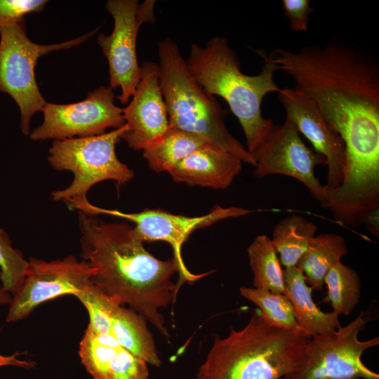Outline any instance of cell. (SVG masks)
Here are the masks:
<instances>
[{
    "mask_svg": "<svg viewBox=\"0 0 379 379\" xmlns=\"http://www.w3.org/2000/svg\"><path fill=\"white\" fill-rule=\"evenodd\" d=\"M270 55L345 144L379 143V65L373 57L333 40L297 52L279 48Z\"/></svg>",
    "mask_w": 379,
    "mask_h": 379,
    "instance_id": "cell-1",
    "label": "cell"
},
{
    "mask_svg": "<svg viewBox=\"0 0 379 379\" xmlns=\"http://www.w3.org/2000/svg\"><path fill=\"white\" fill-rule=\"evenodd\" d=\"M78 213L81 255L95 269L91 284L119 304L128 305L169 340L159 309L173 302L178 294L172 281L178 272L174 258L154 257L126 222Z\"/></svg>",
    "mask_w": 379,
    "mask_h": 379,
    "instance_id": "cell-2",
    "label": "cell"
},
{
    "mask_svg": "<svg viewBox=\"0 0 379 379\" xmlns=\"http://www.w3.org/2000/svg\"><path fill=\"white\" fill-rule=\"evenodd\" d=\"M263 61L257 75L244 74L237 54L224 36H213L204 46L192 45L186 66L192 78L209 94L222 98L237 118L246 137L247 150L253 155L270 132L274 122L262 117L265 96L280 88L274 76L280 70L267 53L257 49Z\"/></svg>",
    "mask_w": 379,
    "mask_h": 379,
    "instance_id": "cell-3",
    "label": "cell"
},
{
    "mask_svg": "<svg viewBox=\"0 0 379 379\" xmlns=\"http://www.w3.org/2000/svg\"><path fill=\"white\" fill-rule=\"evenodd\" d=\"M310 339L272 325L257 310L243 328L215 337L195 379H283L302 367Z\"/></svg>",
    "mask_w": 379,
    "mask_h": 379,
    "instance_id": "cell-4",
    "label": "cell"
},
{
    "mask_svg": "<svg viewBox=\"0 0 379 379\" xmlns=\"http://www.w3.org/2000/svg\"><path fill=\"white\" fill-rule=\"evenodd\" d=\"M157 46L160 86L169 126L193 134L255 166L253 156L227 128L228 112L192 78L176 43L166 37Z\"/></svg>",
    "mask_w": 379,
    "mask_h": 379,
    "instance_id": "cell-5",
    "label": "cell"
},
{
    "mask_svg": "<svg viewBox=\"0 0 379 379\" xmlns=\"http://www.w3.org/2000/svg\"><path fill=\"white\" fill-rule=\"evenodd\" d=\"M126 129L124 124L98 135L53 140L48 161L56 171H71L74 178L66 188L51 192L52 199L66 202L75 210L88 201L87 194L95 185L112 180L120 187L133 179L134 172L118 159L115 152Z\"/></svg>",
    "mask_w": 379,
    "mask_h": 379,
    "instance_id": "cell-6",
    "label": "cell"
},
{
    "mask_svg": "<svg viewBox=\"0 0 379 379\" xmlns=\"http://www.w3.org/2000/svg\"><path fill=\"white\" fill-rule=\"evenodd\" d=\"M98 28L72 40L49 45L31 41L22 19L10 25L0 27V92L8 94L20 112V128L25 135L30 133L33 115L47 103L36 79L38 59L53 51L68 49L87 41Z\"/></svg>",
    "mask_w": 379,
    "mask_h": 379,
    "instance_id": "cell-7",
    "label": "cell"
},
{
    "mask_svg": "<svg viewBox=\"0 0 379 379\" xmlns=\"http://www.w3.org/2000/svg\"><path fill=\"white\" fill-rule=\"evenodd\" d=\"M372 319L362 311L347 325L312 336L302 367L283 379H379V374L361 361L364 352L379 345V337L359 339V333Z\"/></svg>",
    "mask_w": 379,
    "mask_h": 379,
    "instance_id": "cell-8",
    "label": "cell"
},
{
    "mask_svg": "<svg viewBox=\"0 0 379 379\" xmlns=\"http://www.w3.org/2000/svg\"><path fill=\"white\" fill-rule=\"evenodd\" d=\"M78 212L88 215L101 214L112 215L132 222L137 237L142 242L163 241L168 243L173 251V258L178 267V281L176 290L185 282L194 283L212 271L195 274L188 270L182 260V246L188 237L197 230L209 227L220 220L239 218L253 212L241 207H222L215 206L207 214L189 217L176 215L161 209H144L137 213H125L114 209L98 207L87 201L80 205Z\"/></svg>",
    "mask_w": 379,
    "mask_h": 379,
    "instance_id": "cell-9",
    "label": "cell"
},
{
    "mask_svg": "<svg viewBox=\"0 0 379 379\" xmlns=\"http://www.w3.org/2000/svg\"><path fill=\"white\" fill-rule=\"evenodd\" d=\"M154 0L139 4L137 0H109L106 8L114 20L109 35L100 33L98 44L109 65V87L120 88L117 97L126 105L134 95L140 78L136 54V40L140 26L154 23Z\"/></svg>",
    "mask_w": 379,
    "mask_h": 379,
    "instance_id": "cell-10",
    "label": "cell"
},
{
    "mask_svg": "<svg viewBox=\"0 0 379 379\" xmlns=\"http://www.w3.org/2000/svg\"><path fill=\"white\" fill-rule=\"evenodd\" d=\"M253 156L255 160L253 173L256 178L270 175L293 178L305 185L321 206L326 208L324 185L314 174L316 166L325 165L326 160L306 146L288 119L283 124H274Z\"/></svg>",
    "mask_w": 379,
    "mask_h": 379,
    "instance_id": "cell-11",
    "label": "cell"
},
{
    "mask_svg": "<svg viewBox=\"0 0 379 379\" xmlns=\"http://www.w3.org/2000/svg\"><path fill=\"white\" fill-rule=\"evenodd\" d=\"M41 112L42 124L29 133L33 140L98 135L109 128H118L126 124L123 108L114 104V94L109 86H100L78 102H47Z\"/></svg>",
    "mask_w": 379,
    "mask_h": 379,
    "instance_id": "cell-12",
    "label": "cell"
},
{
    "mask_svg": "<svg viewBox=\"0 0 379 379\" xmlns=\"http://www.w3.org/2000/svg\"><path fill=\"white\" fill-rule=\"evenodd\" d=\"M94 273L86 261L72 255L51 261L30 258L24 281L12 296L6 321L22 320L51 299L67 294L76 296L91 284Z\"/></svg>",
    "mask_w": 379,
    "mask_h": 379,
    "instance_id": "cell-13",
    "label": "cell"
},
{
    "mask_svg": "<svg viewBox=\"0 0 379 379\" xmlns=\"http://www.w3.org/2000/svg\"><path fill=\"white\" fill-rule=\"evenodd\" d=\"M277 95L285 109L286 119L309 140L314 152L325 159L328 168L325 190L338 188L343 180L346 161L344 140L308 95L295 88H280Z\"/></svg>",
    "mask_w": 379,
    "mask_h": 379,
    "instance_id": "cell-14",
    "label": "cell"
},
{
    "mask_svg": "<svg viewBox=\"0 0 379 379\" xmlns=\"http://www.w3.org/2000/svg\"><path fill=\"white\" fill-rule=\"evenodd\" d=\"M130 103L123 108L126 129L123 139L133 150H143L160 138L169 127L160 86L159 64L145 61Z\"/></svg>",
    "mask_w": 379,
    "mask_h": 379,
    "instance_id": "cell-15",
    "label": "cell"
},
{
    "mask_svg": "<svg viewBox=\"0 0 379 379\" xmlns=\"http://www.w3.org/2000/svg\"><path fill=\"white\" fill-rule=\"evenodd\" d=\"M242 162L234 154L206 143L187 156L168 173L177 182L225 190L240 173Z\"/></svg>",
    "mask_w": 379,
    "mask_h": 379,
    "instance_id": "cell-16",
    "label": "cell"
},
{
    "mask_svg": "<svg viewBox=\"0 0 379 379\" xmlns=\"http://www.w3.org/2000/svg\"><path fill=\"white\" fill-rule=\"evenodd\" d=\"M284 272V295L291 301L296 322L307 336L324 334L340 326L339 315L334 312H325L314 302L312 288L302 272L296 267L285 268Z\"/></svg>",
    "mask_w": 379,
    "mask_h": 379,
    "instance_id": "cell-17",
    "label": "cell"
},
{
    "mask_svg": "<svg viewBox=\"0 0 379 379\" xmlns=\"http://www.w3.org/2000/svg\"><path fill=\"white\" fill-rule=\"evenodd\" d=\"M110 333L123 348L148 364L161 366V361L145 319L114 300L110 309Z\"/></svg>",
    "mask_w": 379,
    "mask_h": 379,
    "instance_id": "cell-18",
    "label": "cell"
},
{
    "mask_svg": "<svg viewBox=\"0 0 379 379\" xmlns=\"http://www.w3.org/2000/svg\"><path fill=\"white\" fill-rule=\"evenodd\" d=\"M347 252L343 237L335 233L321 234L314 237L295 267L312 289L321 291L328 270Z\"/></svg>",
    "mask_w": 379,
    "mask_h": 379,
    "instance_id": "cell-19",
    "label": "cell"
},
{
    "mask_svg": "<svg viewBox=\"0 0 379 379\" xmlns=\"http://www.w3.org/2000/svg\"><path fill=\"white\" fill-rule=\"evenodd\" d=\"M208 143L201 138L170 126L164 134L142 150L149 168L168 173L190 154Z\"/></svg>",
    "mask_w": 379,
    "mask_h": 379,
    "instance_id": "cell-20",
    "label": "cell"
},
{
    "mask_svg": "<svg viewBox=\"0 0 379 379\" xmlns=\"http://www.w3.org/2000/svg\"><path fill=\"white\" fill-rule=\"evenodd\" d=\"M317 225L298 215L283 218L274 227L272 243L285 267H295L315 237Z\"/></svg>",
    "mask_w": 379,
    "mask_h": 379,
    "instance_id": "cell-21",
    "label": "cell"
},
{
    "mask_svg": "<svg viewBox=\"0 0 379 379\" xmlns=\"http://www.w3.org/2000/svg\"><path fill=\"white\" fill-rule=\"evenodd\" d=\"M256 288L284 294V270L277 253L267 234L258 235L247 248Z\"/></svg>",
    "mask_w": 379,
    "mask_h": 379,
    "instance_id": "cell-22",
    "label": "cell"
},
{
    "mask_svg": "<svg viewBox=\"0 0 379 379\" xmlns=\"http://www.w3.org/2000/svg\"><path fill=\"white\" fill-rule=\"evenodd\" d=\"M328 292L323 299L330 303L333 312L338 315H349L361 298V280L358 273L339 261L334 264L324 277Z\"/></svg>",
    "mask_w": 379,
    "mask_h": 379,
    "instance_id": "cell-23",
    "label": "cell"
},
{
    "mask_svg": "<svg viewBox=\"0 0 379 379\" xmlns=\"http://www.w3.org/2000/svg\"><path fill=\"white\" fill-rule=\"evenodd\" d=\"M239 291L244 298L258 307L261 314L272 325L302 332L296 322L292 304L284 294L245 286L241 287Z\"/></svg>",
    "mask_w": 379,
    "mask_h": 379,
    "instance_id": "cell-24",
    "label": "cell"
},
{
    "mask_svg": "<svg viewBox=\"0 0 379 379\" xmlns=\"http://www.w3.org/2000/svg\"><path fill=\"white\" fill-rule=\"evenodd\" d=\"M120 347L112 335H96L87 327L79 344V354L93 379H108L109 363Z\"/></svg>",
    "mask_w": 379,
    "mask_h": 379,
    "instance_id": "cell-25",
    "label": "cell"
},
{
    "mask_svg": "<svg viewBox=\"0 0 379 379\" xmlns=\"http://www.w3.org/2000/svg\"><path fill=\"white\" fill-rule=\"evenodd\" d=\"M28 268L22 253L13 247L8 234L0 228V280L11 296L22 286Z\"/></svg>",
    "mask_w": 379,
    "mask_h": 379,
    "instance_id": "cell-26",
    "label": "cell"
},
{
    "mask_svg": "<svg viewBox=\"0 0 379 379\" xmlns=\"http://www.w3.org/2000/svg\"><path fill=\"white\" fill-rule=\"evenodd\" d=\"M76 297L89 314L88 327L99 335L110 333V309L114 300L100 292L91 282Z\"/></svg>",
    "mask_w": 379,
    "mask_h": 379,
    "instance_id": "cell-27",
    "label": "cell"
},
{
    "mask_svg": "<svg viewBox=\"0 0 379 379\" xmlns=\"http://www.w3.org/2000/svg\"><path fill=\"white\" fill-rule=\"evenodd\" d=\"M147 363L120 347L112 359L108 371L109 379H148Z\"/></svg>",
    "mask_w": 379,
    "mask_h": 379,
    "instance_id": "cell-28",
    "label": "cell"
},
{
    "mask_svg": "<svg viewBox=\"0 0 379 379\" xmlns=\"http://www.w3.org/2000/svg\"><path fill=\"white\" fill-rule=\"evenodd\" d=\"M46 0H0V27L15 23L32 12H41Z\"/></svg>",
    "mask_w": 379,
    "mask_h": 379,
    "instance_id": "cell-29",
    "label": "cell"
},
{
    "mask_svg": "<svg viewBox=\"0 0 379 379\" xmlns=\"http://www.w3.org/2000/svg\"><path fill=\"white\" fill-rule=\"evenodd\" d=\"M286 17L289 20V27L295 32H305L308 29L310 15L314 12L310 0H282Z\"/></svg>",
    "mask_w": 379,
    "mask_h": 379,
    "instance_id": "cell-30",
    "label": "cell"
},
{
    "mask_svg": "<svg viewBox=\"0 0 379 379\" xmlns=\"http://www.w3.org/2000/svg\"><path fill=\"white\" fill-rule=\"evenodd\" d=\"M12 299L11 295L4 289L0 280V305L10 304ZM20 353L16 352L11 355H3L0 353V367L5 366H13L24 368H32L36 363L27 359H19Z\"/></svg>",
    "mask_w": 379,
    "mask_h": 379,
    "instance_id": "cell-31",
    "label": "cell"
},
{
    "mask_svg": "<svg viewBox=\"0 0 379 379\" xmlns=\"http://www.w3.org/2000/svg\"><path fill=\"white\" fill-rule=\"evenodd\" d=\"M366 229L375 237H379V208L373 209L365 214L362 219Z\"/></svg>",
    "mask_w": 379,
    "mask_h": 379,
    "instance_id": "cell-32",
    "label": "cell"
}]
</instances>
